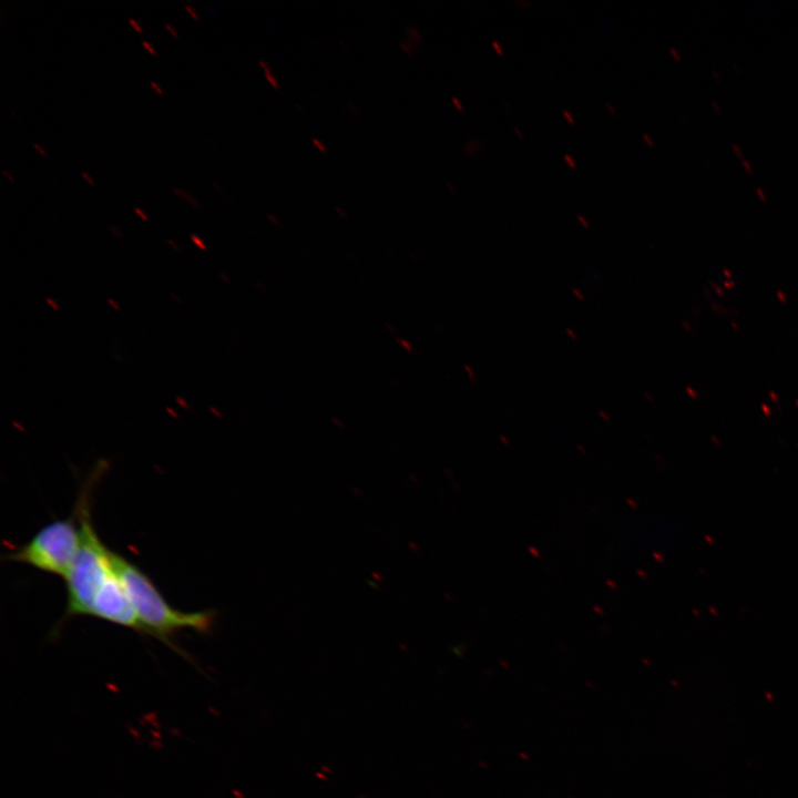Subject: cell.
I'll return each instance as SVG.
<instances>
[{"instance_id": "1", "label": "cell", "mask_w": 798, "mask_h": 798, "mask_svg": "<svg viewBox=\"0 0 798 798\" xmlns=\"http://www.w3.org/2000/svg\"><path fill=\"white\" fill-rule=\"evenodd\" d=\"M100 464L81 489L75 510L81 528V544L66 574V608L64 618L91 614L94 603L119 583L111 551L99 538L91 520V492L100 473Z\"/></svg>"}, {"instance_id": "2", "label": "cell", "mask_w": 798, "mask_h": 798, "mask_svg": "<svg viewBox=\"0 0 798 798\" xmlns=\"http://www.w3.org/2000/svg\"><path fill=\"white\" fill-rule=\"evenodd\" d=\"M113 567L131 600L144 635H151L170 648L180 652L173 640L184 630L201 634L212 631L216 612L213 610L184 612L176 610L163 597L153 581L134 563L111 551Z\"/></svg>"}, {"instance_id": "3", "label": "cell", "mask_w": 798, "mask_h": 798, "mask_svg": "<svg viewBox=\"0 0 798 798\" xmlns=\"http://www.w3.org/2000/svg\"><path fill=\"white\" fill-rule=\"evenodd\" d=\"M80 544L81 528L74 508L70 516L54 520L42 526L27 543L4 557L49 574L65 577Z\"/></svg>"}, {"instance_id": "4", "label": "cell", "mask_w": 798, "mask_h": 798, "mask_svg": "<svg viewBox=\"0 0 798 798\" xmlns=\"http://www.w3.org/2000/svg\"><path fill=\"white\" fill-rule=\"evenodd\" d=\"M258 65L262 68L263 73H264V76H265L266 81L268 82V84H269L273 89L279 90V89H280V83H279V81H278V78H277L276 74L274 73L273 69H272L270 65L268 64V62H266V61H264V60H259V61H258Z\"/></svg>"}, {"instance_id": "5", "label": "cell", "mask_w": 798, "mask_h": 798, "mask_svg": "<svg viewBox=\"0 0 798 798\" xmlns=\"http://www.w3.org/2000/svg\"><path fill=\"white\" fill-rule=\"evenodd\" d=\"M481 145L482 143L479 139L471 137L466 142L463 151L467 155L472 156L481 150Z\"/></svg>"}, {"instance_id": "6", "label": "cell", "mask_w": 798, "mask_h": 798, "mask_svg": "<svg viewBox=\"0 0 798 798\" xmlns=\"http://www.w3.org/2000/svg\"><path fill=\"white\" fill-rule=\"evenodd\" d=\"M173 193L180 198L185 200L194 208H198L201 206L200 202L193 195L180 187H173Z\"/></svg>"}, {"instance_id": "7", "label": "cell", "mask_w": 798, "mask_h": 798, "mask_svg": "<svg viewBox=\"0 0 798 798\" xmlns=\"http://www.w3.org/2000/svg\"><path fill=\"white\" fill-rule=\"evenodd\" d=\"M407 39L416 47L422 42V34L417 27L410 25L406 29Z\"/></svg>"}, {"instance_id": "8", "label": "cell", "mask_w": 798, "mask_h": 798, "mask_svg": "<svg viewBox=\"0 0 798 798\" xmlns=\"http://www.w3.org/2000/svg\"><path fill=\"white\" fill-rule=\"evenodd\" d=\"M399 47H400V49H401L407 55H409V57H412V55H413V52H415V50H416V48H417V47H416L413 43H411L407 38L402 39V40L399 42Z\"/></svg>"}, {"instance_id": "9", "label": "cell", "mask_w": 798, "mask_h": 798, "mask_svg": "<svg viewBox=\"0 0 798 798\" xmlns=\"http://www.w3.org/2000/svg\"><path fill=\"white\" fill-rule=\"evenodd\" d=\"M311 144H313V146H314L319 153H321V154H326V153H327V146H326V144L324 143L323 140H320V139H318V137H313V139H311Z\"/></svg>"}, {"instance_id": "10", "label": "cell", "mask_w": 798, "mask_h": 798, "mask_svg": "<svg viewBox=\"0 0 798 798\" xmlns=\"http://www.w3.org/2000/svg\"><path fill=\"white\" fill-rule=\"evenodd\" d=\"M562 157L569 167H571V168L576 167V160L574 158V156L572 154L565 152V153H563Z\"/></svg>"}, {"instance_id": "11", "label": "cell", "mask_w": 798, "mask_h": 798, "mask_svg": "<svg viewBox=\"0 0 798 798\" xmlns=\"http://www.w3.org/2000/svg\"><path fill=\"white\" fill-rule=\"evenodd\" d=\"M451 102H452L453 106H454L458 111H463V110H464V104H463L462 100H461L459 96L452 95V96H451Z\"/></svg>"}, {"instance_id": "12", "label": "cell", "mask_w": 798, "mask_h": 798, "mask_svg": "<svg viewBox=\"0 0 798 798\" xmlns=\"http://www.w3.org/2000/svg\"><path fill=\"white\" fill-rule=\"evenodd\" d=\"M562 116L565 119V121H566L569 124H574V122H575V116L573 115V113H572L570 110L563 109V110H562Z\"/></svg>"}, {"instance_id": "13", "label": "cell", "mask_w": 798, "mask_h": 798, "mask_svg": "<svg viewBox=\"0 0 798 798\" xmlns=\"http://www.w3.org/2000/svg\"><path fill=\"white\" fill-rule=\"evenodd\" d=\"M191 239H192V242H193L196 246H198L201 249L206 250V245L204 244V242H203L196 234H194V233L191 234Z\"/></svg>"}, {"instance_id": "14", "label": "cell", "mask_w": 798, "mask_h": 798, "mask_svg": "<svg viewBox=\"0 0 798 798\" xmlns=\"http://www.w3.org/2000/svg\"><path fill=\"white\" fill-rule=\"evenodd\" d=\"M491 47H492V49H493L499 55H502V54H503L504 49H503L502 44H501L498 40H492V41H491Z\"/></svg>"}, {"instance_id": "15", "label": "cell", "mask_w": 798, "mask_h": 798, "mask_svg": "<svg viewBox=\"0 0 798 798\" xmlns=\"http://www.w3.org/2000/svg\"><path fill=\"white\" fill-rule=\"evenodd\" d=\"M576 219H577V222H579L581 225H583L584 227H589V226H590V222H589V219H587V217H586L585 215H583V214H577V215H576Z\"/></svg>"}, {"instance_id": "16", "label": "cell", "mask_w": 798, "mask_h": 798, "mask_svg": "<svg viewBox=\"0 0 798 798\" xmlns=\"http://www.w3.org/2000/svg\"><path fill=\"white\" fill-rule=\"evenodd\" d=\"M129 23L131 24V27H133V29L136 32L142 33V28L140 27V24L137 23V21L135 19L129 18Z\"/></svg>"}, {"instance_id": "17", "label": "cell", "mask_w": 798, "mask_h": 798, "mask_svg": "<svg viewBox=\"0 0 798 798\" xmlns=\"http://www.w3.org/2000/svg\"><path fill=\"white\" fill-rule=\"evenodd\" d=\"M642 137H643L644 142H645L648 146H653V145H654V139H653L648 133H645V132H644V133L642 134Z\"/></svg>"}, {"instance_id": "18", "label": "cell", "mask_w": 798, "mask_h": 798, "mask_svg": "<svg viewBox=\"0 0 798 798\" xmlns=\"http://www.w3.org/2000/svg\"><path fill=\"white\" fill-rule=\"evenodd\" d=\"M142 45H143V47L149 51V53H151L152 55H155V54H156L153 45H152L151 43H149L147 41L142 40Z\"/></svg>"}, {"instance_id": "19", "label": "cell", "mask_w": 798, "mask_h": 798, "mask_svg": "<svg viewBox=\"0 0 798 798\" xmlns=\"http://www.w3.org/2000/svg\"><path fill=\"white\" fill-rule=\"evenodd\" d=\"M150 85L158 95H163L161 86L155 81L151 80Z\"/></svg>"}, {"instance_id": "20", "label": "cell", "mask_w": 798, "mask_h": 798, "mask_svg": "<svg viewBox=\"0 0 798 798\" xmlns=\"http://www.w3.org/2000/svg\"><path fill=\"white\" fill-rule=\"evenodd\" d=\"M605 108H606V110H607L612 115H616V114H617V110H616V108H615V105H614L613 103L606 102V103H605Z\"/></svg>"}, {"instance_id": "21", "label": "cell", "mask_w": 798, "mask_h": 798, "mask_svg": "<svg viewBox=\"0 0 798 798\" xmlns=\"http://www.w3.org/2000/svg\"><path fill=\"white\" fill-rule=\"evenodd\" d=\"M184 8H185V10L192 16L193 19H195V20L198 19V16H197V13H196V11H195L194 8H192V7L188 6V4H185Z\"/></svg>"}, {"instance_id": "22", "label": "cell", "mask_w": 798, "mask_h": 798, "mask_svg": "<svg viewBox=\"0 0 798 798\" xmlns=\"http://www.w3.org/2000/svg\"><path fill=\"white\" fill-rule=\"evenodd\" d=\"M267 218H268V221H269L272 224H274V225H279V224H280V223H279V222H280L279 218H278L275 214L268 213V214H267Z\"/></svg>"}, {"instance_id": "23", "label": "cell", "mask_w": 798, "mask_h": 798, "mask_svg": "<svg viewBox=\"0 0 798 798\" xmlns=\"http://www.w3.org/2000/svg\"><path fill=\"white\" fill-rule=\"evenodd\" d=\"M669 52H671L672 57H673L675 60H679V59H681V54H679V52L677 51L676 48L669 47Z\"/></svg>"}, {"instance_id": "24", "label": "cell", "mask_w": 798, "mask_h": 798, "mask_svg": "<svg viewBox=\"0 0 798 798\" xmlns=\"http://www.w3.org/2000/svg\"><path fill=\"white\" fill-rule=\"evenodd\" d=\"M134 212H135V214H136L137 216H140L144 222L147 221V217H146L145 213H144L141 208L134 207Z\"/></svg>"}, {"instance_id": "25", "label": "cell", "mask_w": 798, "mask_h": 798, "mask_svg": "<svg viewBox=\"0 0 798 798\" xmlns=\"http://www.w3.org/2000/svg\"><path fill=\"white\" fill-rule=\"evenodd\" d=\"M32 145L40 155H42V156L47 155L45 151H43V149L37 142H33Z\"/></svg>"}, {"instance_id": "26", "label": "cell", "mask_w": 798, "mask_h": 798, "mask_svg": "<svg viewBox=\"0 0 798 798\" xmlns=\"http://www.w3.org/2000/svg\"><path fill=\"white\" fill-rule=\"evenodd\" d=\"M334 208L340 217H342V218L347 217V213L339 205L335 206Z\"/></svg>"}, {"instance_id": "27", "label": "cell", "mask_w": 798, "mask_h": 798, "mask_svg": "<svg viewBox=\"0 0 798 798\" xmlns=\"http://www.w3.org/2000/svg\"><path fill=\"white\" fill-rule=\"evenodd\" d=\"M81 176H82L90 185H94V182H93V180L91 178V176H90L89 174H86L85 172H81Z\"/></svg>"}, {"instance_id": "28", "label": "cell", "mask_w": 798, "mask_h": 798, "mask_svg": "<svg viewBox=\"0 0 798 798\" xmlns=\"http://www.w3.org/2000/svg\"><path fill=\"white\" fill-rule=\"evenodd\" d=\"M1 174H2L7 180H9L11 183L13 182V178H12L11 173L8 172L7 170L2 168V170H1Z\"/></svg>"}, {"instance_id": "29", "label": "cell", "mask_w": 798, "mask_h": 798, "mask_svg": "<svg viewBox=\"0 0 798 798\" xmlns=\"http://www.w3.org/2000/svg\"><path fill=\"white\" fill-rule=\"evenodd\" d=\"M513 131H514V133L518 135V137H520V139H523V137H524V134H523V132L521 131V129H520L519 126L514 125V126H513Z\"/></svg>"}, {"instance_id": "30", "label": "cell", "mask_w": 798, "mask_h": 798, "mask_svg": "<svg viewBox=\"0 0 798 798\" xmlns=\"http://www.w3.org/2000/svg\"><path fill=\"white\" fill-rule=\"evenodd\" d=\"M446 185H447V187H448V190H449L450 192H452V193H456V192H457L456 185H454L452 182L447 181V182H446Z\"/></svg>"}, {"instance_id": "31", "label": "cell", "mask_w": 798, "mask_h": 798, "mask_svg": "<svg viewBox=\"0 0 798 798\" xmlns=\"http://www.w3.org/2000/svg\"><path fill=\"white\" fill-rule=\"evenodd\" d=\"M164 27L166 28V30H168V31L171 32V34H172L173 37H175V38L177 37V33L175 32V30L172 28L171 24H168V23L165 22V23H164Z\"/></svg>"}, {"instance_id": "32", "label": "cell", "mask_w": 798, "mask_h": 798, "mask_svg": "<svg viewBox=\"0 0 798 798\" xmlns=\"http://www.w3.org/2000/svg\"><path fill=\"white\" fill-rule=\"evenodd\" d=\"M109 228L114 235H116L117 238L122 237V234L119 232V229L115 226L111 225Z\"/></svg>"}, {"instance_id": "33", "label": "cell", "mask_w": 798, "mask_h": 798, "mask_svg": "<svg viewBox=\"0 0 798 798\" xmlns=\"http://www.w3.org/2000/svg\"><path fill=\"white\" fill-rule=\"evenodd\" d=\"M516 4L520 7H525V6L531 4V2L529 0H518Z\"/></svg>"}, {"instance_id": "34", "label": "cell", "mask_w": 798, "mask_h": 798, "mask_svg": "<svg viewBox=\"0 0 798 798\" xmlns=\"http://www.w3.org/2000/svg\"><path fill=\"white\" fill-rule=\"evenodd\" d=\"M176 401H177L181 406H183V407H185V406L188 407L187 403H185V402L182 400V398H176Z\"/></svg>"}, {"instance_id": "35", "label": "cell", "mask_w": 798, "mask_h": 798, "mask_svg": "<svg viewBox=\"0 0 798 798\" xmlns=\"http://www.w3.org/2000/svg\"><path fill=\"white\" fill-rule=\"evenodd\" d=\"M167 243L171 244L174 249H178V246H176L171 239H167Z\"/></svg>"}, {"instance_id": "36", "label": "cell", "mask_w": 798, "mask_h": 798, "mask_svg": "<svg viewBox=\"0 0 798 798\" xmlns=\"http://www.w3.org/2000/svg\"><path fill=\"white\" fill-rule=\"evenodd\" d=\"M166 410H167V412H170L174 418L177 417L176 413H175L174 411H172L170 408H167Z\"/></svg>"}]
</instances>
